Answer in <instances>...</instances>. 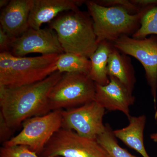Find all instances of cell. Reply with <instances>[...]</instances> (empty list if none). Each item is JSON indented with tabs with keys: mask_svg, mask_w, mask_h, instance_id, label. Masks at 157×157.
Masks as SVG:
<instances>
[{
	"mask_svg": "<svg viewBox=\"0 0 157 157\" xmlns=\"http://www.w3.org/2000/svg\"><path fill=\"white\" fill-rule=\"evenodd\" d=\"M105 108L95 101L61 110L62 128L73 130L81 137L96 139L105 130Z\"/></svg>",
	"mask_w": 157,
	"mask_h": 157,
	"instance_id": "obj_9",
	"label": "cell"
},
{
	"mask_svg": "<svg viewBox=\"0 0 157 157\" xmlns=\"http://www.w3.org/2000/svg\"><path fill=\"white\" fill-rule=\"evenodd\" d=\"M85 4L93 20L98 45L104 41L113 43L123 36H133L140 28L143 15L149 10L131 14L121 7H104L94 1H86Z\"/></svg>",
	"mask_w": 157,
	"mask_h": 157,
	"instance_id": "obj_3",
	"label": "cell"
},
{
	"mask_svg": "<svg viewBox=\"0 0 157 157\" xmlns=\"http://www.w3.org/2000/svg\"><path fill=\"white\" fill-rule=\"evenodd\" d=\"M113 45L122 53L137 59L143 66L155 107L157 90L156 38L151 36L136 39L129 36H123L113 42Z\"/></svg>",
	"mask_w": 157,
	"mask_h": 157,
	"instance_id": "obj_8",
	"label": "cell"
},
{
	"mask_svg": "<svg viewBox=\"0 0 157 157\" xmlns=\"http://www.w3.org/2000/svg\"><path fill=\"white\" fill-rule=\"evenodd\" d=\"M40 157H109L96 139L61 128L44 147Z\"/></svg>",
	"mask_w": 157,
	"mask_h": 157,
	"instance_id": "obj_6",
	"label": "cell"
},
{
	"mask_svg": "<svg viewBox=\"0 0 157 157\" xmlns=\"http://www.w3.org/2000/svg\"><path fill=\"white\" fill-rule=\"evenodd\" d=\"M96 140L109 157H137L120 146L113 131L108 124L105 125V131L96 138Z\"/></svg>",
	"mask_w": 157,
	"mask_h": 157,
	"instance_id": "obj_18",
	"label": "cell"
},
{
	"mask_svg": "<svg viewBox=\"0 0 157 157\" xmlns=\"http://www.w3.org/2000/svg\"><path fill=\"white\" fill-rule=\"evenodd\" d=\"M14 129L9 126L2 114L0 112V141L3 144L11 139Z\"/></svg>",
	"mask_w": 157,
	"mask_h": 157,
	"instance_id": "obj_23",
	"label": "cell"
},
{
	"mask_svg": "<svg viewBox=\"0 0 157 157\" xmlns=\"http://www.w3.org/2000/svg\"></svg>",
	"mask_w": 157,
	"mask_h": 157,
	"instance_id": "obj_28",
	"label": "cell"
},
{
	"mask_svg": "<svg viewBox=\"0 0 157 157\" xmlns=\"http://www.w3.org/2000/svg\"><path fill=\"white\" fill-rule=\"evenodd\" d=\"M126 127L113 131L117 138L127 146L135 150L143 157H151L147 153L144 144V131L146 122L145 115L131 116Z\"/></svg>",
	"mask_w": 157,
	"mask_h": 157,
	"instance_id": "obj_14",
	"label": "cell"
},
{
	"mask_svg": "<svg viewBox=\"0 0 157 157\" xmlns=\"http://www.w3.org/2000/svg\"><path fill=\"white\" fill-rule=\"evenodd\" d=\"M22 125L21 132L3 146L25 145L39 156L54 134L62 128L61 110L30 118Z\"/></svg>",
	"mask_w": 157,
	"mask_h": 157,
	"instance_id": "obj_5",
	"label": "cell"
},
{
	"mask_svg": "<svg viewBox=\"0 0 157 157\" xmlns=\"http://www.w3.org/2000/svg\"><path fill=\"white\" fill-rule=\"evenodd\" d=\"M56 32L64 52L89 59L98 48L93 20L88 12L66 11L48 23Z\"/></svg>",
	"mask_w": 157,
	"mask_h": 157,
	"instance_id": "obj_2",
	"label": "cell"
},
{
	"mask_svg": "<svg viewBox=\"0 0 157 157\" xmlns=\"http://www.w3.org/2000/svg\"><path fill=\"white\" fill-rule=\"evenodd\" d=\"M9 2H10V1H9V0H1L0 1V8L1 9L2 8L4 9V8H6V6L9 5Z\"/></svg>",
	"mask_w": 157,
	"mask_h": 157,
	"instance_id": "obj_27",
	"label": "cell"
},
{
	"mask_svg": "<svg viewBox=\"0 0 157 157\" xmlns=\"http://www.w3.org/2000/svg\"><path fill=\"white\" fill-rule=\"evenodd\" d=\"M96 83L87 74L65 73L48 96V112L78 107L95 101Z\"/></svg>",
	"mask_w": 157,
	"mask_h": 157,
	"instance_id": "obj_4",
	"label": "cell"
},
{
	"mask_svg": "<svg viewBox=\"0 0 157 157\" xmlns=\"http://www.w3.org/2000/svg\"><path fill=\"white\" fill-rule=\"evenodd\" d=\"M113 47L112 42L107 41L101 42L90 57L91 69L88 76L96 84L105 86L109 82L107 66L109 55Z\"/></svg>",
	"mask_w": 157,
	"mask_h": 157,
	"instance_id": "obj_16",
	"label": "cell"
},
{
	"mask_svg": "<svg viewBox=\"0 0 157 157\" xmlns=\"http://www.w3.org/2000/svg\"><path fill=\"white\" fill-rule=\"evenodd\" d=\"M57 54L30 57H18L9 72L0 77V86L21 87L42 81L57 70Z\"/></svg>",
	"mask_w": 157,
	"mask_h": 157,
	"instance_id": "obj_7",
	"label": "cell"
},
{
	"mask_svg": "<svg viewBox=\"0 0 157 157\" xmlns=\"http://www.w3.org/2000/svg\"><path fill=\"white\" fill-rule=\"evenodd\" d=\"M12 38L2 29L1 28H0V49L1 52H9Z\"/></svg>",
	"mask_w": 157,
	"mask_h": 157,
	"instance_id": "obj_24",
	"label": "cell"
},
{
	"mask_svg": "<svg viewBox=\"0 0 157 157\" xmlns=\"http://www.w3.org/2000/svg\"><path fill=\"white\" fill-rule=\"evenodd\" d=\"M85 2L83 0H33L29 15V26L40 29L43 24L50 22L61 13L78 10V7Z\"/></svg>",
	"mask_w": 157,
	"mask_h": 157,
	"instance_id": "obj_12",
	"label": "cell"
},
{
	"mask_svg": "<svg viewBox=\"0 0 157 157\" xmlns=\"http://www.w3.org/2000/svg\"><path fill=\"white\" fill-rule=\"evenodd\" d=\"M63 74L56 71L42 81L14 88L0 86V112L9 126L14 129L30 118L48 113V96Z\"/></svg>",
	"mask_w": 157,
	"mask_h": 157,
	"instance_id": "obj_1",
	"label": "cell"
},
{
	"mask_svg": "<svg viewBox=\"0 0 157 157\" xmlns=\"http://www.w3.org/2000/svg\"><path fill=\"white\" fill-rule=\"evenodd\" d=\"M133 4L142 10L157 7V0H131Z\"/></svg>",
	"mask_w": 157,
	"mask_h": 157,
	"instance_id": "obj_25",
	"label": "cell"
},
{
	"mask_svg": "<svg viewBox=\"0 0 157 157\" xmlns=\"http://www.w3.org/2000/svg\"><path fill=\"white\" fill-rule=\"evenodd\" d=\"M18 57L10 52H2L0 53V77L4 76L11 70Z\"/></svg>",
	"mask_w": 157,
	"mask_h": 157,
	"instance_id": "obj_22",
	"label": "cell"
},
{
	"mask_svg": "<svg viewBox=\"0 0 157 157\" xmlns=\"http://www.w3.org/2000/svg\"><path fill=\"white\" fill-rule=\"evenodd\" d=\"M155 120L157 119V110H156L155 113ZM150 138L154 142L157 143V132L151 135Z\"/></svg>",
	"mask_w": 157,
	"mask_h": 157,
	"instance_id": "obj_26",
	"label": "cell"
},
{
	"mask_svg": "<svg viewBox=\"0 0 157 157\" xmlns=\"http://www.w3.org/2000/svg\"><path fill=\"white\" fill-rule=\"evenodd\" d=\"M107 73L109 77L117 78L132 93L136 82V77L131 59L114 47L109 55Z\"/></svg>",
	"mask_w": 157,
	"mask_h": 157,
	"instance_id": "obj_15",
	"label": "cell"
},
{
	"mask_svg": "<svg viewBox=\"0 0 157 157\" xmlns=\"http://www.w3.org/2000/svg\"><path fill=\"white\" fill-rule=\"evenodd\" d=\"M0 157H40L27 146L17 145L2 146L0 148Z\"/></svg>",
	"mask_w": 157,
	"mask_h": 157,
	"instance_id": "obj_20",
	"label": "cell"
},
{
	"mask_svg": "<svg viewBox=\"0 0 157 157\" xmlns=\"http://www.w3.org/2000/svg\"><path fill=\"white\" fill-rule=\"evenodd\" d=\"M56 66L57 70L60 73H80L89 75L91 62L85 57L64 52L59 55Z\"/></svg>",
	"mask_w": 157,
	"mask_h": 157,
	"instance_id": "obj_17",
	"label": "cell"
},
{
	"mask_svg": "<svg viewBox=\"0 0 157 157\" xmlns=\"http://www.w3.org/2000/svg\"><path fill=\"white\" fill-rule=\"evenodd\" d=\"M151 34L157 35V7L149 9L143 15L140 21V28L132 37L142 39Z\"/></svg>",
	"mask_w": 157,
	"mask_h": 157,
	"instance_id": "obj_19",
	"label": "cell"
},
{
	"mask_svg": "<svg viewBox=\"0 0 157 157\" xmlns=\"http://www.w3.org/2000/svg\"><path fill=\"white\" fill-rule=\"evenodd\" d=\"M109 78L106 85L96 84L95 101L109 111L123 113L128 118L131 116L129 107L135 103V96L117 78Z\"/></svg>",
	"mask_w": 157,
	"mask_h": 157,
	"instance_id": "obj_11",
	"label": "cell"
},
{
	"mask_svg": "<svg viewBox=\"0 0 157 157\" xmlns=\"http://www.w3.org/2000/svg\"><path fill=\"white\" fill-rule=\"evenodd\" d=\"M9 52L18 57L32 53L46 55L64 52L56 32L49 27L38 30L29 28L21 36L12 38Z\"/></svg>",
	"mask_w": 157,
	"mask_h": 157,
	"instance_id": "obj_10",
	"label": "cell"
},
{
	"mask_svg": "<svg viewBox=\"0 0 157 157\" xmlns=\"http://www.w3.org/2000/svg\"><path fill=\"white\" fill-rule=\"evenodd\" d=\"M33 0H11L0 15L1 28L12 38L22 35L29 28V18Z\"/></svg>",
	"mask_w": 157,
	"mask_h": 157,
	"instance_id": "obj_13",
	"label": "cell"
},
{
	"mask_svg": "<svg viewBox=\"0 0 157 157\" xmlns=\"http://www.w3.org/2000/svg\"><path fill=\"white\" fill-rule=\"evenodd\" d=\"M100 6L104 7H120L123 8L131 14H137L149 9L142 10L133 4L131 0H95Z\"/></svg>",
	"mask_w": 157,
	"mask_h": 157,
	"instance_id": "obj_21",
	"label": "cell"
}]
</instances>
